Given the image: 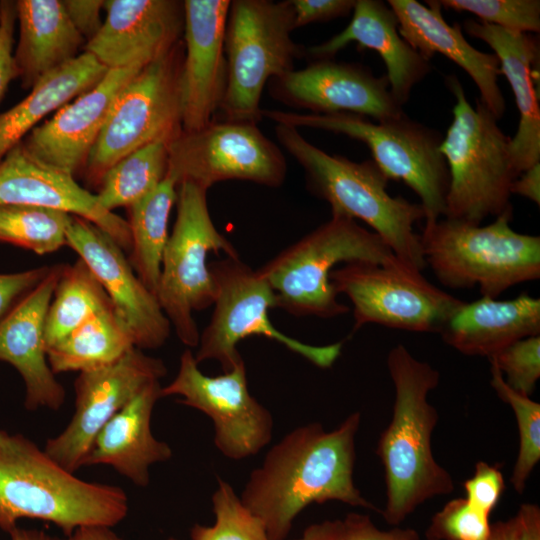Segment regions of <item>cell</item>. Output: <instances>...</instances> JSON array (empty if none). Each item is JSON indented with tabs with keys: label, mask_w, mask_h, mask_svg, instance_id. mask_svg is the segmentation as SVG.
Listing matches in <instances>:
<instances>
[{
	"label": "cell",
	"mask_w": 540,
	"mask_h": 540,
	"mask_svg": "<svg viewBox=\"0 0 540 540\" xmlns=\"http://www.w3.org/2000/svg\"><path fill=\"white\" fill-rule=\"evenodd\" d=\"M361 414H349L335 429L299 426L274 444L253 469L242 502L265 524L270 540H286L296 517L309 505L338 501L380 512L354 483L355 439Z\"/></svg>",
	"instance_id": "6da1fadb"
},
{
	"label": "cell",
	"mask_w": 540,
	"mask_h": 540,
	"mask_svg": "<svg viewBox=\"0 0 540 540\" xmlns=\"http://www.w3.org/2000/svg\"><path fill=\"white\" fill-rule=\"evenodd\" d=\"M386 363L395 400L391 420L376 446L386 487L380 513L387 524L399 526L428 500L452 493L454 481L432 451L439 415L428 395L439 384V371L403 344L391 348Z\"/></svg>",
	"instance_id": "7a4b0ae2"
},
{
	"label": "cell",
	"mask_w": 540,
	"mask_h": 540,
	"mask_svg": "<svg viewBox=\"0 0 540 540\" xmlns=\"http://www.w3.org/2000/svg\"><path fill=\"white\" fill-rule=\"evenodd\" d=\"M127 513L122 488L80 479L29 438L0 428V529L29 518L69 536L83 526L114 527Z\"/></svg>",
	"instance_id": "3957f363"
},
{
	"label": "cell",
	"mask_w": 540,
	"mask_h": 540,
	"mask_svg": "<svg viewBox=\"0 0 540 540\" xmlns=\"http://www.w3.org/2000/svg\"><path fill=\"white\" fill-rule=\"evenodd\" d=\"M280 145L304 171L307 189L326 201L332 215L365 222L406 267L422 272L427 266L414 224L424 210L387 191V176L370 159L355 162L330 155L306 140L297 128L275 124Z\"/></svg>",
	"instance_id": "277c9868"
},
{
	"label": "cell",
	"mask_w": 540,
	"mask_h": 540,
	"mask_svg": "<svg viewBox=\"0 0 540 540\" xmlns=\"http://www.w3.org/2000/svg\"><path fill=\"white\" fill-rule=\"evenodd\" d=\"M513 210L487 225L442 217L419 234L426 266L452 289L478 287L497 298L507 289L540 277V237L515 231Z\"/></svg>",
	"instance_id": "5b68a950"
},
{
	"label": "cell",
	"mask_w": 540,
	"mask_h": 540,
	"mask_svg": "<svg viewBox=\"0 0 540 540\" xmlns=\"http://www.w3.org/2000/svg\"><path fill=\"white\" fill-rule=\"evenodd\" d=\"M354 262L405 266L375 232L331 214L257 270L274 291L276 308L297 317L328 319L349 311L338 301L330 274L336 265Z\"/></svg>",
	"instance_id": "8992f818"
},
{
	"label": "cell",
	"mask_w": 540,
	"mask_h": 540,
	"mask_svg": "<svg viewBox=\"0 0 540 540\" xmlns=\"http://www.w3.org/2000/svg\"><path fill=\"white\" fill-rule=\"evenodd\" d=\"M446 85L456 102L453 119L440 145L449 172L445 218L481 224L513 210L510 187L518 177L512 160L511 138L478 99L473 107L454 75Z\"/></svg>",
	"instance_id": "52a82bcc"
},
{
	"label": "cell",
	"mask_w": 540,
	"mask_h": 540,
	"mask_svg": "<svg viewBox=\"0 0 540 540\" xmlns=\"http://www.w3.org/2000/svg\"><path fill=\"white\" fill-rule=\"evenodd\" d=\"M262 118L295 128L307 127L346 135L363 142L389 180L406 184L420 199L425 222L444 216L449 172L440 152L439 131L409 116L373 122L350 114H313L262 109Z\"/></svg>",
	"instance_id": "ba28073f"
},
{
	"label": "cell",
	"mask_w": 540,
	"mask_h": 540,
	"mask_svg": "<svg viewBox=\"0 0 540 540\" xmlns=\"http://www.w3.org/2000/svg\"><path fill=\"white\" fill-rule=\"evenodd\" d=\"M295 29L291 0L230 2L224 49L227 85L219 112L222 121L257 124L260 101L272 78L294 70L305 51L291 38Z\"/></svg>",
	"instance_id": "9c48e42d"
},
{
	"label": "cell",
	"mask_w": 540,
	"mask_h": 540,
	"mask_svg": "<svg viewBox=\"0 0 540 540\" xmlns=\"http://www.w3.org/2000/svg\"><path fill=\"white\" fill-rule=\"evenodd\" d=\"M207 191L189 181L177 186V215L166 243L157 300L179 340L197 347L200 333L193 312L214 304L217 287L207 263L210 252L238 258L233 244L210 216Z\"/></svg>",
	"instance_id": "30bf717a"
},
{
	"label": "cell",
	"mask_w": 540,
	"mask_h": 540,
	"mask_svg": "<svg viewBox=\"0 0 540 540\" xmlns=\"http://www.w3.org/2000/svg\"><path fill=\"white\" fill-rule=\"evenodd\" d=\"M217 293L208 325L200 333L197 363L217 361L223 372L243 360L237 345L251 335L280 343L315 366L330 368L341 354L343 342L312 345L292 338L274 327L268 312L276 308L275 293L268 282L238 258L225 257L209 263Z\"/></svg>",
	"instance_id": "8fae6325"
},
{
	"label": "cell",
	"mask_w": 540,
	"mask_h": 540,
	"mask_svg": "<svg viewBox=\"0 0 540 540\" xmlns=\"http://www.w3.org/2000/svg\"><path fill=\"white\" fill-rule=\"evenodd\" d=\"M180 40L141 69L120 91L85 168L100 184L109 168L129 153L155 141L171 142L182 132Z\"/></svg>",
	"instance_id": "7c38bea8"
},
{
	"label": "cell",
	"mask_w": 540,
	"mask_h": 540,
	"mask_svg": "<svg viewBox=\"0 0 540 540\" xmlns=\"http://www.w3.org/2000/svg\"><path fill=\"white\" fill-rule=\"evenodd\" d=\"M330 281L353 306L354 330L366 324L440 333L465 301L432 285L406 266L354 262L335 268Z\"/></svg>",
	"instance_id": "4fadbf2b"
},
{
	"label": "cell",
	"mask_w": 540,
	"mask_h": 540,
	"mask_svg": "<svg viewBox=\"0 0 540 540\" xmlns=\"http://www.w3.org/2000/svg\"><path fill=\"white\" fill-rule=\"evenodd\" d=\"M167 174L177 186L189 181L206 190L228 180L276 188L285 181L287 164L257 124L212 121L199 130L182 131L169 143Z\"/></svg>",
	"instance_id": "5bb4252c"
},
{
	"label": "cell",
	"mask_w": 540,
	"mask_h": 540,
	"mask_svg": "<svg viewBox=\"0 0 540 540\" xmlns=\"http://www.w3.org/2000/svg\"><path fill=\"white\" fill-rule=\"evenodd\" d=\"M194 353L180 356L175 378L161 387V398L180 396L179 403L206 414L213 423L214 444L225 457L241 460L258 454L273 434L270 411L248 388L244 360L218 376L205 375Z\"/></svg>",
	"instance_id": "9a60e30c"
},
{
	"label": "cell",
	"mask_w": 540,
	"mask_h": 540,
	"mask_svg": "<svg viewBox=\"0 0 540 540\" xmlns=\"http://www.w3.org/2000/svg\"><path fill=\"white\" fill-rule=\"evenodd\" d=\"M167 374L164 362L133 347L116 362L80 372L74 382L75 410L65 429L44 451L75 473L105 424L146 386Z\"/></svg>",
	"instance_id": "2e32d148"
},
{
	"label": "cell",
	"mask_w": 540,
	"mask_h": 540,
	"mask_svg": "<svg viewBox=\"0 0 540 540\" xmlns=\"http://www.w3.org/2000/svg\"><path fill=\"white\" fill-rule=\"evenodd\" d=\"M267 85L276 101L313 114L350 113L377 122L406 115L392 96L386 75L375 76L360 64L314 60L303 69L272 78Z\"/></svg>",
	"instance_id": "e0dca14e"
},
{
	"label": "cell",
	"mask_w": 540,
	"mask_h": 540,
	"mask_svg": "<svg viewBox=\"0 0 540 540\" xmlns=\"http://www.w3.org/2000/svg\"><path fill=\"white\" fill-rule=\"evenodd\" d=\"M67 246L89 267L127 324L136 348L157 349L169 338L171 324L157 297L142 283L123 249L87 219L72 215Z\"/></svg>",
	"instance_id": "ac0fdd59"
},
{
	"label": "cell",
	"mask_w": 540,
	"mask_h": 540,
	"mask_svg": "<svg viewBox=\"0 0 540 540\" xmlns=\"http://www.w3.org/2000/svg\"><path fill=\"white\" fill-rule=\"evenodd\" d=\"M229 0L183 1L184 56L181 70L183 132L203 128L222 104L227 85L224 49Z\"/></svg>",
	"instance_id": "d6986e66"
},
{
	"label": "cell",
	"mask_w": 540,
	"mask_h": 540,
	"mask_svg": "<svg viewBox=\"0 0 540 540\" xmlns=\"http://www.w3.org/2000/svg\"><path fill=\"white\" fill-rule=\"evenodd\" d=\"M145 66L109 69L91 89L34 128L21 144L37 160L74 176L85 167L120 91Z\"/></svg>",
	"instance_id": "ffe728a7"
},
{
	"label": "cell",
	"mask_w": 540,
	"mask_h": 540,
	"mask_svg": "<svg viewBox=\"0 0 540 540\" xmlns=\"http://www.w3.org/2000/svg\"><path fill=\"white\" fill-rule=\"evenodd\" d=\"M98 33L84 51L107 69L147 65L180 41L183 1L109 0Z\"/></svg>",
	"instance_id": "44dd1931"
},
{
	"label": "cell",
	"mask_w": 540,
	"mask_h": 540,
	"mask_svg": "<svg viewBox=\"0 0 540 540\" xmlns=\"http://www.w3.org/2000/svg\"><path fill=\"white\" fill-rule=\"evenodd\" d=\"M0 204L44 207L79 216L108 233L123 250L131 249L126 220L104 209L73 175L37 160L21 143L0 162Z\"/></svg>",
	"instance_id": "7402d4cb"
},
{
	"label": "cell",
	"mask_w": 540,
	"mask_h": 540,
	"mask_svg": "<svg viewBox=\"0 0 540 540\" xmlns=\"http://www.w3.org/2000/svg\"><path fill=\"white\" fill-rule=\"evenodd\" d=\"M62 264L49 274L0 321V361L12 365L25 385L24 406L59 410L65 389L52 371L46 352L44 327Z\"/></svg>",
	"instance_id": "603a6c76"
},
{
	"label": "cell",
	"mask_w": 540,
	"mask_h": 540,
	"mask_svg": "<svg viewBox=\"0 0 540 540\" xmlns=\"http://www.w3.org/2000/svg\"><path fill=\"white\" fill-rule=\"evenodd\" d=\"M389 7L398 20L400 36L425 59L442 54L473 80L480 92V101L496 119L506 110L505 98L498 84L502 74L494 53L474 48L464 37L458 23L449 25L441 13L438 1L389 0Z\"/></svg>",
	"instance_id": "cb8c5ba5"
},
{
	"label": "cell",
	"mask_w": 540,
	"mask_h": 540,
	"mask_svg": "<svg viewBox=\"0 0 540 540\" xmlns=\"http://www.w3.org/2000/svg\"><path fill=\"white\" fill-rule=\"evenodd\" d=\"M352 42L380 55L387 69L390 92L401 106L408 102L413 87L432 70L430 61L400 36L395 13L380 0H356L352 19L345 29L309 47L305 54L314 60L333 59Z\"/></svg>",
	"instance_id": "d4e9b609"
},
{
	"label": "cell",
	"mask_w": 540,
	"mask_h": 540,
	"mask_svg": "<svg viewBox=\"0 0 540 540\" xmlns=\"http://www.w3.org/2000/svg\"><path fill=\"white\" fill-rule=\"evenodd\" d=\"M463 28L470 36L487 43L500 63L501 73L513 91L519 123L511 138V154L518 177L540 163V106L535 88L539 45L529 33L507 30L495 25L467 19Z\"/></svg>",
	"instance_id": "484cf974"
},
{
	"label": "cell",
	"mask_w": 540,
	"mask_h": 540,
	"mask_svg": "<svg viewBox=\"0 0 540 540\" xmlns=\"http://www.w3.org/2000/svg\"><path fill=\"white\" fill-rule=\"evenodd\" d=\"M161 387L160 381L150 383L105 424L82 467L107 465L138 487L149 485L151 466L173 456L170 445L154 437L151 430Z\"/></svg>",
	"instance_id": "4316f807"
},
{
	"label": "cell",
	"mask_w": 540,
	"mask_h": 540,
	"mask_svg": "<svg viewBox=\"0 0 540 540\" xmlns=\"http://www.w3.org/2000/svg\"><path fill=\"white\" fill-rule=\"evenodd\" d=\"M439 334L463 355L490 358L518 340L540 335V299L524 292L512 299L482 296L464 302Z\"/></svg>",
	"instance_id": "83f0119b"
},
{
	"label": "cell",
	"mask_w": 540,
	"mask_h": 540,
	"mask_svg": "<svg viewBox=\"0 0 540 540\" xmlns=\"http://www.w3.org/2000/svg\"><path fill=\"white\" fill-rule=\"evenodd\" d=\"M19 39L13 50L17 78L31 89L41 78L79 55L84 38L71 23L62 1H15Z\"/></svg>",
	"instance_id": "f1b7e54d"
},
{
	"label": "cell",
	"mask_w": 540,
	"mask_h": 540,
	"mask_svg": "<svg viewBox=\"0 0 540 540\" xmlns=\"http://www.w3.org/2000/svg\"><path fill=\"white\" fill-rule=\"evenodd\" d=\"M108 70L84 51L41 78L22 101L0 114V162L45 116L91 89Z\"/></svg>",
	"instance_id": "f546056e"
},
{
	"label": "cell",
	"mask_w": 540,
	"mask_h": 540,
	"mask_svg": "<svg viewBox=\"0 0 540 540\" xmlns=\"http://www.w3.org/2000/svg\"><path fill=\"white\" fill-rule=\"evenodd\" d=\"M133 347L134 340L127 324L114 306H110L49 346L46 352L55 374L80 373L112 364Z\"/></svg>",
	"instance_id": "4dcf8cb0"
},
{
	"label": "cell",
	"mask_w": 540,
	"mask_h": 540,
	"mask_svg": "<svg viewBox=\"0 0 540 540\" xmlns=\"http://www.w3.org/2000/svg\"><path fill=\"white\" fill-rule=\"evenodd\" d=\"M177 200V183L166 174L148 196L128 208L131 233L129 263L142 283L156 296L168 223Z\"/></svg>",
	"instance_id": "1f68e13d"
},
{
	"label": "cell",
	"mask_w": 540,
	"mask_h": 540,
	"mask_svg": "<svg viewBox=\"0 0 540 540\" xmlns=\"http://www.w3.org/2000/svg\"><path fill=\"white\" fill-rule=\"evenodd\" d=\"M110 306L113 304L104 288L81 258L62 264L45 318L46 349Z\"/></svg>",
	"instance_id": "d6a6232c"
},
{
	"label": "cell",
	"mask_w": 540,
	"mask_h": 540,
	"mask_svg": "<svg viewBox=\"0 0 540 540\" xmlns=\"http://www.w3.org/2000/svg\"><path fill=\"white\" fill-rule=\"evenodd\" d=\"M169 143L160 140L147 144L109 168L95 194L99 204L113 212L119 207L129 208L153 192L167 174Z\"/></svg>",
	"instance_id": "836d02e7"
},
{
	"label": "cell",
	"mask_w": 540,
	"mask_h": 540,
	"mask_svg": "<svg viewBox=\"0 0 540 540\" xmlns=\"http://www.w3.org/2000/svg\"><path fill=\"white\" fill-rule=\"evenodd\" d=\"M72 215L56 209L0 204V242L51 254L67 245L66 232Z\"/></svg>",
	"instance_id": "e575fe53"
},
{
	"label": "cell",
	"mask_w": 540,
	"mask_h": 540,
	"mask_svg": "<svg viewBox=\"0 0 540 540\" xmlns=\"http://www.w3.org/2000/svg\"><path fill=\"white\" fill-rule=\"evenodd\" d=\"M490 365V384L498 397L511 407L516 418L519 446L510 483L518 494H522L540 460V404L509 387L497 367Z\"/></svg>",
	"instance_id": "d590c367"
},
{
	"label": "cell",
	"mask_w": 540,
	"mask_h": 540,
	"mask_svg": "<svg viewBox=\"0 0 540 540\" xmlns=\"http://www.w3.org/2000/svg\"><path fill=\"white\" fill-rule=\"evenodd\" d=\"M215 522L192 527L191 540H270L265 524L241 500L228 482L218 479L212 494Z\"/></svg>",
	"instance_id": "8d00e7d4"
},
{
	"label": "cell",
	"mask_w": 540,
	"mask_h": 540,
	"mask_svg": "<svg viewBox=\"0 0 540 540\" xmlns=\"http://www.w3.org/2000/svg\"><path fill=\"white\" fill-rule=\"evenodd\" d=\"M440 7L469 12L481 22L522 33L540 31L539 0H437Z\"/></svg>",
	"instance_id": "74e56055"
},
{
	"label": "cell",
	"mask_w": 540,
	"mask_h": 540,
	"mask_svg": "<svg viewBox=\"0 0 540 540\" xmlns=\"http://www.w3.org/2000/svg\"><path fill=\"white\" fill-rule=\"evenodd\" d=\"M491 525L490 516L465 498H454L434 514L425 536L427 540H487Z\"/></svg>",
	"instance_id": "f35d334b"
},
{
	"label": "cell",
	"mask_w": 540,
	"mask_h": 540,
	"mask_svg": "<svg viewBox=\"0 0 540 540\" xmlns=\"http://www.w3.org/2000/svg\"><path fill=\"white\" fill-rule=\"evenodd\" d=\"M488 360L509 387L530 397L540 378V335L518 340Z\"/></svg>",
	"instance_id": "ab89813d"
},
{
	"label": "cell",
	"mask_w": 540,
	"mask_h": 540,
	"mask_svg": "<svg viewBox=\"0 0 540 540\" xmlns=\"http://www.w3.org/2000/svg\"><path fill=\"white\" fill-rule=\"evenodd\" d=\"M465 499L477 510L490 516L505 489L501 471L484 461H478L473 475L464 484Z\"/></svg>",
	"instance_id": "60d3db41"
},
{
	"label": "cell",
	"mask_w": 540,
	"mask_h": 540,
	"mask_svg": "<svg viewBox=\"0 0 540 540\" xmlns=\"http://www.w3.org/2000/svg\"><path fill=\"white\" fill-rule=\"evenodd\" d=\"M41 266L15 273H0V321L51 271Z\"/></svg>",
	"instance_id": "b9f144b4"
},
{
	"label": "cell",
	"mask_w": 540,
	"mask_h": 540,
	"mask_svg": "<svg viewBox=\"0 0 540 540\" xmlns=\"http://www.w3.org/2000/svg\"><path fill=\"white\" fill-rule=\"evenodd\" d=\"M342 522L345 540H420L414 528L392 526L389 530H381L369 515L363 513L351 512Z\"/></svg>",
	"instance_id": "7bdbcfd3"
},
{
	"label": "cell",
	"mask_w": 540,
	"mask_h": 540,
	"mask_svg": "<svg viewBox=\"0 0 540 540\" xmlns=\"http://www.w3.org/2000/svg\"><path fill=\"white\" fill-rule=\"evenodd\" d=\"M356 0H291L295 29L348 16Z\"/></svg>",
	"instance_id": "ee69618b"
},
{
	"label": "cell",
	"mask_w": 540,
	"mask_h": 540,
	"mask_svg": "<svg viewBox=\"0 0 540 540\" xmlns=\"http://www.w3.org/2000/svg\"><path fill=\"white\" fill-rule=\"evenodd\" d=\"M16 6L14 1H1L0 24V100L9 83L17 78L13 60Z\"/></svg>",
	"instance_id": "f6af8a7d"
},
{
	"label": "cell",
	"mask_w": 540,
	"mask_h": 540,
	"mask_svg": "<svg viewBox=\"0 0 540 540\" xmlns=\"http://www.w3.org/2000/svg\"><path fill=\"white\" fill-rule=\"evenodd\" d=\"M62 3L75 29L86 42L91 40L102 26L101 11L105 1L63 0Z\"/></svg>",
	"instance_id": "bcb514c9"
},
{
	"label": "cell",
	"mask_w": 540,
	"mask_h": 540,
	"mask_svg": "<svg viewBox=\"0 0 540 540\" xmlns=\"http://www.w3.org/2000/svg\"><path fill=\"white\" fill-rule=\"evenodd\" d=\"M513 520L515 540H540V508L537 504H522Z\"/></svg>",
	"instance_id": "7dc6e473"
},
{
	"label": "cell",
	"mask_w": 540,
	"mask_h": 540,
	"mask_svg": "<svg viewBox=\"0 0 540 540\" xmlns=\"http://www.w3.org/2000/svg\"><path fill=\"white\" fill-rule=\"evenodd\" d=\"M510 193L520 195L540 204V163L533 165L517 177L511 184Z\"/></svg>",
	"instance_id": "c3c4849f"
},
{
	"label": "cell",
	"mask_w": 540,
	"mask_h": 540,
	"mask_svg": "<svg viewBox=\"0 0 540 540\" xmlns=\"http://www.w3.org/2000/svg\"><path fill=\"white\" fill-rule=\"evenodd\" d=\"M293 540H345L343 522L336 519L311 524Z\"/></svg>",
	"instance_id": "681fc988"
},
{
	"label": "cell",
	"mask_w": 540,
	"mask_h": 540,
	"mask_svg": "<svg viewBox=\"0 0 540 540\" xmlns=\"http://www.w3.org/2000/svg\"><path fill=\"white\" fill-rule=\"evenodd\" d=\"M66 540H122L112 527L94 525L77 528Z\"/></svg>",
	"instance_id": "f907efd6"
},
{
	"label": "cell",
	"mask_w": 540,
	"mask_h": 540,
	"mask_svg": "<svg viewBox=\"0 0 540 540\" xmlns=\"http://www.w3.org/2000/svg\"><path fill=\"white\" fill-rule=\"evenodd\" d=\"M487 540H515L513 517L491 525V533Z\"/></svg>",
	"instance_id": "816d5d0a"
},
{
	"label": "cell",
	"mask_w": 540,
	"mask_h": 540,
	"mask_svg": "<svg viewBox=\"0 0 540 540\" xmlns=\"http://www.w3.org/2000/svg\"><path fill=\"white\" fill-rule=\"evenodd\" d=\"M11 540H59L41 530L23 529L18 526L9 532Z\"/></svg>",
	"instance_id": "f5cc1de1"
},
{
	"label": "cell",
	"mask_w": 540,
	"mask_h": 540,
	"mask_svg": "<svg viewBox=\"0 0 540 540\" xmlns=\"http://www.w3.org/2000/svg\"><path fill=\"white\" fill-rule=\"evenodd\" d=\"M0 24H1V1H0Z\"/></svg>",
	"instance_id": "db71d44e"
},
{
	"label": "cell",
	"mask_w": 540,
	"mask_h": 540,
	"mask_svg": "<svg viewBox=\"0 0 540 540\" xmlns=\"http://www.w3.org/2000/svg\"><path fill=\"white\" fill-rule=\"evenodd\" d=\"M168 540H178V539H175V538H170V539H168Z\"/></svg>",
	"instance_id": "11a10c76"
}]
</instances>
